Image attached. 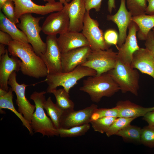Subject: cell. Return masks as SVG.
Returning <instances> with one entry per match:
<instances>
[{
	"instance_id": "1",
	"label": "cell",
	"mask_w": 154,
	"mask_h": 154,
	"mask_svg": "<svg viewBox=\"0 0 154 154\" xmlns=\"http://www.w3.org/2000/svg\"><path fill=\"white\" fill-rule=\"evenodd\" d=\"M8 46L10 54L20 59V70L24 75L37 79L47 76L48 74L47 68L31 45L13 40Z\"/></svg>"
},
{
	"instance_id": "2",
	"label": "cell",
	"mask_w": 154,
	"mask_h": 154,
	"mask_svg": "<svg viewBox=\"0 0 154 154\" xmlns=\"http://www.w3.org/2000/svg\"><path fill=\"white\" fill-rule=\"evenodd\" d=\"M79 90L88 94L93 102L98 103L103 97L113 96L120 90V88L107 72L88 76L83 80Z\"/></svg>"
},
{
	"instance_id": "3",
	"label": "cell",
	"mask_w": 154,
	"mask_h": 154,
	"mask_svg": "<svg viewBox=\"0 0 154 154\" xmlns=\"http://www.w3.org/2000/svg\"><path fill=\"white\" fill-rule=\"evenodd\" d=\"M96 74L97 72L94 70L81 65L69 72L48 74L46 79L48 85L46 91L50 93L52 90L57 89L58 87L62 86L69 92L70 89L77 84L80 79Z\"/></svg>"
},
{
	"instance_id": "4",
	"label": "cell",
	"mask_w": 154,
	"mask_h": 154,
	"mask_svg": "<svg viewBox=\"0 0 154 154\" xmlns=\"http://www.w3.org/2000/svg\"><path fill=\"white\" fill-rule=\"evenodd\" d=\"M46 91L34 92L30 96V99L35 104V111L33 116L30 124L35 133H39L43 136H58L56 129L50 119L46 114L44 104L46 100Z\"/></svg>"
},
{
	"instance_id": "5",
	"label": "cell",
	"mask_w": 154,
	"mask_h": 154,
	"mask_svg": "<svg viewBox=\"0 0 154 154\" xmlns=\"http://www.w3.org/2000/svg\"><path fill=\"white\" fill-rule=\"evenodd\" d=\"M107 72L118 85L123 93L129 92L138 95L139 74L136 69L117 59L114 67Z\"/></svg>"
},
{
	"instance_id": "6",
	"label": "cell",
	"mask_w": 154,
	"mask_h": 154,
	"mask_svg": "<svg viewBox=\"0 0 154 154\" xmlns=\"http://www.w3.org/2000/svg\"><path fill=\"white\" fill-rule=\"evenodd\" d=\"M43 17H35L31 13L22 15L19 19L20 22L16 25L26 35L29 43L35 53L40 56L46 51V45L42 40L40 33L42 31L39 22Z\"/></svg>"
},
{
	"instance_id": "7",
	"label": "cell",
	"mask_w": 154,
	"mask_h": 154,
	"mask_svg": "<svg viewBox=\"0 0 154 154\" xmlns=\"http://www.w3.org/2000/svg\"><path fill=\"white\" fill-rule=\"evenodd\" d=\"M117 60V52L112 48L92 51L86 61L81 65L96 71V75L107 72L115 66Z\"/></svg>"
},
{
	"instance_id": "8",
	"label": "cell",
	"mask_w": 154,
	"mask_h": 154,
	"mask_svg": "<svg viewBox=\"0 0 154 154\" xmlns=\"http://www.w3.org/2000/svg\"><path fill=\"white\" fill-rule=\"evenodd\" d=\"M90 11H86L85 15L82 33L86 38L92 51L99 50H106L111 45L104 40V33L99 27L98 21L91 17Z\"/></svg>"
},
{
	"instance_id": "9",
	"label": "cell",
	"mask_w": 154,
	"mask_h": 154,
	"mask_svg": "<svg viewBox=\"0 0 154 154\" xmlns=\"http://www.w3.org/2000/svg\"><path fill=\"white\" fill-rule=\"evenodd\" d=\"M16 72L14 71L10 75L8 84L16 94L18 111L30 123L35 110V105L31 104L26 98L25 91L28 85L24 83L20 84L17 82Z\"/></svg>"
},
{
	"instance_id": "10",
	"label": "cell",
	"mask_w": 154,
	"mask_h": 154,
	"mask_svg": "<svg viewBox=\"0 0 154 154\" xmlns=\"http://www.w3.org/2000/svg\"><path fill=\"white\" fill-rule=\"evenodd\" d=\"M46 43V51L40 56L47 68L48 74L62 72L61 52L56 35H48Z\"/></svg>"
},
{
	"instance_id": "11",
	"label": "cell",
	"mask_w": 154,
	"mask_h": 154,
	"mask_svg": "<svg viewBox=\"0 0 154 154\" xmlns=\"http://www.w3.org/2000/svg\"><path fill=\"white\" fill-rule=\"evenodd\" d=\"M14 3L15 16L19 19L23 15L27 13H34L45 15L50 13L62 10L64 6L60 2L54 3H48L45 5H39L31 0H11Z\"/></svg>"
},
{
	"instance_id": "12",
	"label": "cell",
	"mask_w": 154,
	"mask_h": 154,
	"mask_svg": "<svg viewBox=\"0 0 154 154\" xmlns=\"http://www.w3.org/2000/svg\"><path fill=\"white\" fill-rule=\"evenodd\" d=\"M69 24L68 13L64 6L62 10L47 17L41 27L42 31L47 35H60L69 31Z\"/></svg>"
},
{
	"instance_id": "13",
	"label": "cell",
	"mask_w": 154,
	"mask_h": 154,
	"mask_svg": "<svg viewBox=\"0 0 154 154\" xmlns=\"http://www.w3.org/2000/svg\"><path fill=\"white\" fill-rule=\"evenodd\" d=\"M98 106L94 104L77 111L74 110L64 111L60 128L67 129L90 123L92 115Z\"/></svg>"
},
{
	"instance_id": "14",
	"label": "cell",
	"mask_w": 154,
	"mask_h": 154,
	"mask_svg": "<svg viewBox=\"0 0 154 154\" xmlns=\"http://www.w3.org/2000/svg\"><path fill=\"white\" fill-rule=\"evenodd\" d=\"M128 33L124 42L117 48V59L123 63L131 65L134 52L139 49L136 37L138 27L131 21L128 27Z\"/></svg>"
},
{
	"instance_id": "15",
	"label": "cell",
	"mask_w": 154,
	"mask_h": 154,
	"mask_svg": "<svg viewBox=\"0 0 154 154\" xmlns=\"http://www.w3.org/2000/svg\"><path fill=\"white\" fill-rule=\"evenodd\" d=\"M120 0V6L116 13L107 16V19L115 23L118 28L119 37L117 48L120 46L125 41L127 29L132 21V17L131 12L127 9L126 0Z\"/></svg>"
},
{
	"instance_id": "16",
	"label": "cell",
	"mask_w": 154,
	"mask_h": 154,
	"mask_svg": "<svg viewBox=\"0 0 154 154\" xmlns=\"http://www.w3.org/2000/svg\"><path fill=\"white\" fill-rule=\"evenodd\" d=\"M92 50L88 46L75 48L61 53L62 72H67L73 70L78 66L87 60Z\"/></svg>"
},
{
	"instance_id": "17",
	"label": "cell",
	"mask_w": 154,
	"mask_h": 154,
	"mask_svg": "<svg viewBox=\"0 0 154 154\" xmlns=\"http://www.w3.org/2000/svg\"><path fill=\"white\" fill-rule=\"evenodd\" d=\"M69 16L68 31L80 32L82 31L86 9L84 0H72L64 4Z\"/></svg>"
},
{
	"instance_id": "18",
	"label": "cell",
	"mask_w": 154,
	"mask_h": 154,
	"mask_svg": "<svg viewBox=\"0 0 154 154\" xmlns=\"http://www.w3.org/2000/svg\"><path fill=\"white\" fill-rule=\"evenodd\" d=\"M7 49L5 53L0 57V87L6 91L9 88L8 84L9 77L14 71L20 70L21 62L16 57H10Z\"/></svg>"
},
{
	"instance_id": "19",
	"label": "cell",
	"mask_w": 154,
	"mask_h": 154,
	"mask_svg": "<svg viewBox=\"0 0 154 154\" xmlns=\"http://www.w3.org/2000/svg\"><path fill=\"white\" fill-rule=\"evenodd\" d=\"M131 66L154 79V57L146 48H140L134 52Z\"/></svg>"
},
{
	"instance_id": "20",
	"label": "cell",
	"mask_w": 154,
	"mask_h": 154,
	"mask_svg": "<svg viewBox=\"0 0 154 154\" xmlns=\"http://www.w3.org/2000/svg\"><path fill=\"white\" fill-rule=\"evenodd\" d=\"M58 43L61 53L72 49L89 46L88 42L82 33L68 31L60 35L57 38Z\"/></svg>"
},
{
	"instance_id": "21",
	"label": "cell",
	"mask_w": 154,
	"mask_h": 154,
	"mask_svg": "<svg viewBox=\"0 0 154 154\" xmlns=\"http://www.w3.org/2000/svg\"><path fill=\"white\" fill-rule=\"evenodd\" d=\"M118 110V117L137 118L143 116L147 113L153 111L154 107L146 108L132 102L129 100H120L116 103Z\"/></svg>"
},
{
	"instance_id": "22",
	"label": "cell",
	"mask_w": 154,
	"mask_h": 154,
	"mask_svg": "<svg viewBox=\"0 0 154 154\" xmlns=\"http://www.w3.org/2000/svg\"><path fill=\"white\" fill-rule=\"evenodd\" d=\"M13 92L12 88H9L7 91L0 88V110L1 113H4L3 109H7L14 113L21 121L23 125L28 130L29 133H33V129L29 122L23 116L15 109L13 102Z\"/></svg>"
},
{
	"instance_id": "23",
	"label": "cell",
	"mask_w": 154,
	"mask_h": 154,
	"mask_svg": "<svg viewBox=\"0 0 154 154\" xmlns=\"http://www.w3.org/2000/svg\"><path fill=\"white\" fill-rule=\"evenodd\" d=\"M0 29L12 38L13 40L25 43H29L25 33L19 29L16 25L8 19L2 11H0Z\"/></svg>"
},
{
	"instance_id": "24",
	"label": "cell",
	"mask_w": 154,
	"mask_h": 154,
	"mask_svg": "<svg viewBox=\"0 0 154 154\" xmlns=\"http://www.w3.org/2000/svg\"><path fill=\"white\" fill-rule=\"evenodd\" d=\"M132 21L138 27L137 36L140 40L145 41L149 33L154 28V15H141L132 16Z\"/></svg>"
},
{
	"instance_id": "25",
	"label": "cell",
	"mask_w": 154,
	"mask_h": 154,
	"mask_svg": "<svg viewBox=\"0 0 154 154\" xmlns=\"http://www.w3.org/2000/svg\"><path fill=\"white\" fill-rule=\"evenodd\" d=\"M141 127L130 124L118 132L116 135L122 137L125 142L141 144Z\"/></svg>"
},
{
	"instance_id": "26",
	"label": "cell",
	"mask_w": 154,
	"mask_h": 154,
	"mask_svg": "<svg viewBox=\"0 0 154 154\" xmlns=\"http://www.w3.org/2000/svg\"><path fill=\"white\" fill-rule=\"evenodd\" d=\"M50 93L52 94L55 97L56 104L64 111L74 110V104L69 98V92L63 88L54 90Z\"/></svg>"
},
{
	"instance_id": "27",
	"label": "cell",
	"mask_w": 154,
	"mask_h": 154,
	"mask_svg": "<svg viewBox=\"0 0 154 154\" xmlns=\"http://www.w3.org/2000/svg\"><path fill=\"white\" fill-rule=\"evenodd\" d=\"M43 106L54 127L56 129L59 128L61 119L64 111L53 103L50 97L46 100Z\"/></svg>"
},
{
	"instance_id": "28",
	"label": "cell",
	"mask_w": 154,
	"mask_h": 154,
	"mask_svg": "<svg viewBox=\"0 0 154 154\" xmlns=\"http://www.w3.org/2000/svg\"><path fill=\"white\" fill-rule=\"evenodd\" d=\"M90 128L89 123L67 129L59 128L56 129V132L61 137H75L84 135Z\"/></svg>"
},
{
	"instance_id": "29",
	"label": "cell",
	"mask_w": 154,
	"mask_h": 154,
	"mask_svg": "<svg viewBox=\"0 0 154 154\" xmlns=\"http://www.w3.org/2000/svg\"><path fill=\"white\" fill-rule=\"evenodd\" d=\"M127 7L132 16L146 14L147 0H126Z\"/></svg>"
},
{
	"instance_id": "30",
	"label": "cell",
	"mask_w": 154,
	"mask_h": 154,
	"mask_svg": "<svg viewBox=\"0 0 154 154\" xmlns=\"http://www.w3.org/2000/svg\"><path fill=\"white\" fill-rule=\"evenodd\" d=\"M136 118L118 117L116 118L105 133L108 137L116 135L119 131L130 124Z\"/></svg>"
},
{
	"instance_id": "31",
	"label": "cell",
	"mask_w": 154,
	"mask_h": 154,
	"mask_svg": "<svg viewBox=\"0 0 154 154\" xmlns=\"http://www.w3.org/2000/svg\"><path fill=\"white\" fill-rule=\"evenodd\" d=\"M117 117H104L91 121L92 127L94 131L101 133H106Z\"/></svg>"
},
{
	"instance_id": "32",
	"label": "cell",
	"mask_w": 154,
	"mask_h": 154,
	"mask_svg": "<svg viewBox=\"0 0 154 154\" xmlns=\"http://www.w3.org/2000/svg\"><path fill=\"white\" fill-rule=\"evenodd\" d=\"M141 143L149 148L154 147V126L148 125L142 128Z\"/></svg>"
},
{
	"instance_id": "33",
	"label": "cell",
	"mask_w": 154,
	"mask_h": 154,
	"mask_svg": "<svg viewBox=\"0 0 154 154\" xmlns=\"http://www.w3.org/2000/svg\"><path fill=\"white\" fill-rule=\"evenodd\" d=\"M118 115V109L116 106L110 108H97L93 114L91 121L104 117H111L117 118Z\"/></svg>"
},
{
	"instance_id": "34",
	"label": "cell",
	"mask_w": 154,
	"mask_h": 154,
	"mask_svg": "<svg viewBox=\"0 0 154 154\" xmlns=\"http://www.w3.org/2000/svg\"><path fill=\"white\" fill-rule=\"evenodd\" d=\"M7 18L11 22L16 25L19 22L15 17L14 2L11 0H7L2 6L1 9Z\"/></svg>"
},
{
	"instance_id": "35",
	"label": "cell",
	"mask_w": 154,
	"mask_h": 154,
	"mask_svg": "<svg viewBox=\"0 0 154 154\" xmlns=\"http://www.w3.org/2000/svg\"><path fill=\"white\" fill-rule=\"evenodd\" d=\"M104 37L108 44L111 45H114L117 47L119 35L116 30L111 29L107 30L104 33Z\"/></svg>"
},
{
	"instance_id": "36",
	"label": "cell",
	"mask_w": 154,
	"mask_h": 154,
	"mask_svg": "<svg viewBox=\"0 0 154 154\" xmlns=\"http://www.w3.org/2000/svg\"><path fill=\"white\" fill-rule=\"evenodd\" d=\"M103 0H84L86 11H90L94 9L97 12L100 10L102 2Z\"/></svg>"
},
{
	"instance_id": "37",
	"label": "cell",
	"mask_w": 154,
	"mask_h": 154,
	"mask_svg": "<svg viewBox=\"0 0 154 154\" xmlns=\"http://www.w3.org/2000/svg\"><path fill=\"white\" fill-rule=\"evenodd\" d=\"M144 45L145 48L151 53L154 57V33L152 30L149 33L145 40Z\"/></svg>"
},
{
	"instance_id": "38",
	"label": "cell",
	"mask_w": 154,
	"mask_h": 154,
	"mask_svg": "<svg viewBox=\"0 0 154 154\" xmlns=\"http://www.w3.org/2000/svg\"><path fill=\"white\" fill-rule=\"evenodd\" d=\"M13 40L11 37L8 34L0 31V43L5 45H8L9 43Z\"/></svg>"
},
{
	"instance_id": "39",
	"label": "cell",
	"mask_w": 154,
	"mask_h": 154,
	"mask_svg": "<svg viewBox=\"0 0 154 154\" xmlns=\"http://www.w3.org/2000/svg\"><path fill=\"white\" fill-rule=\"evenodd\" d=\"M143 117V119L148 123V125L154 126V111L148 112Z\"/></svg>"
},
{
	"instance_id": "40",
	"label": "cell",
	"mask_w": 154,
	"mask_h": 154,
	"mask_svg": "<svg viewBox=\"0 0 154 154\" xmlns=\"http://www.w3.org/2000/svg\"><path fill=\"white\" fill-rule=\"evenodd\" d=\"M148 3L145 13L149 15H154V0H147Z\"/></svg>"
},
{
	"instance_id": "41",
	"label": "cell",
	"mask_w": 154,
	"mask_h": 154,
	"mask_svg": "<svg viewBox=\"0 0 154 154\" xmlns=\"http://www.w3.org/2000/svg\"><path fill=\"white\" fill-rule=\"evenodd\" d=\"M108 10L109 13L111 14L113 9L116 7L115 0H108Z\"/></svg>"
},
{
	"instance_id": "42",
	"label": "cell",
	"mask_w": 154,
	"mask_h": 154,
	"mask_svg": "<svg viewBox=\"0 0 154 154\" xmlns=\"http://www.w3.org/2000/svg\"><path fill=\"white\" fill-rule=\"evenodd\" d=\"M44 2H47V3H55V0H42ZM70 0H59V1L60 3L63 4L64 5L66 3H68Z\"/></svg>"
},
{
	"instance_id": "43",
	"label": "cell",
	"mask_w": 154,
	"mask_h": 154,
	"mask_svg": "<svg viewBox=\"0 0 154 154\" xmlns=\"http://www.w3.org/2000/svg\"><path fill=\"white\" fill-rule=\"evenodd\" d=\"M5 45L1 44H0V57L5 54L6 51L7 49H5Z\"/></svg>"
},
{
	"instance_id": "44",
	"label": "cell",
	"mask_w": 154,
	"mask_h": 154,
	"mask_svg": "<svg viewBox=\"0 0 154 154\" xmlns=\"http://www.w3.org/2000/svg\"><path fill=\"white\" fill-rule=\"evenodd\" d=\"M7 0H0V10H1V8L3 5L4 4V3H5V2L7 1Z\"/></svg>"
},
{
	"instance_id": "45",
	"label": "cell",
	"mask_w": 154,
	"mask_h": 154,
	"mask_svg": "<svg viewBox=\"0 0 154 154\" xmlns=\"http://www.w3.org/2000/svg\"><path fill=\"white\" fill-rule=\"evenodd\" d=\"M152 31H153V32L154 33V28H153L152 29Z\"/></svg>"
},
{
	"instance_id": "46",
	"label": "cell",
	"mask_w": 154,
	"mask_h": 154,
	"mask_svg": "<svg viewBox=\"0 0 154 154\" xmlns=\"http://www.w3.org/2000/svg\"><path fill=\"white\" fill-rule=\"evenodd\" d=\"M153 111H154V110H153Z\"/></svg>"
}]
</instances>
